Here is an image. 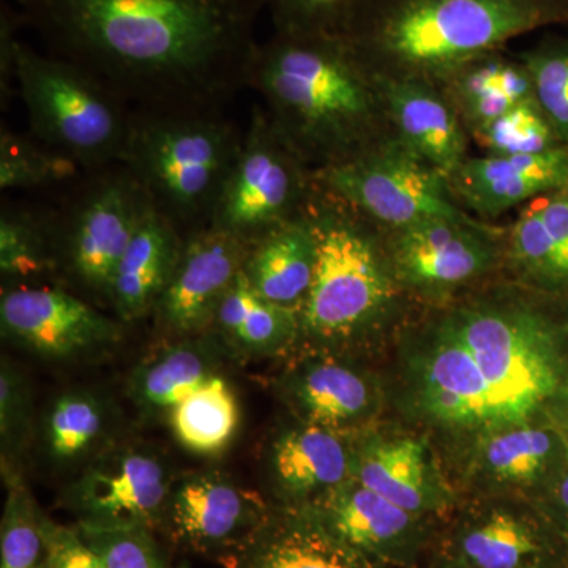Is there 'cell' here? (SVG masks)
Returning <instances> with one entry per match:
<instances>
[{"mask_svg":"<svg viewBox=\"0 0 568 568\" xmlns=\"http://www.w3.org/2000/svg\"><path fill=\"white\" fill-rule=\"evenodd\" d=\"M51 54L136 111H222L246 88L260 0H13Z\"/></svg>","mask_w":568,"mask_h":568,"instance_id":"cell-1","label":"cell"},{"mask_svg":"<svg viewBox=\"0 0 568 568\" xmlns=\"http://www.w3.org/2000/svg\"><path fill=\"white\" fill-rule=\"evenodd\" d=\"M377 78L347 36L275 33L257 44L246 88L308 166H325L368 148Z\"/></svg>","mask_w":568,"mask_h":568,"instance_id":"cell-2","label":"cell"},{"mask_svg":"<svg viewBox=\"0 0 568 568\" xmlns=\"http://www.w3.org/2000/svg\"><path fill=\"white\" fill-rule=\"evenodd\" d=\"M567 14L568 0H388L366 10L347 37L369 65L425 80Z\"/></svg>","mask_w":568,"mask_h":568,"instance_id":"cell-3","label":"cell"},{"mask_svg":"<svg viewBox=\"0 0 568 568\" xmlns=\"http://www.w3.org/2000/svg\"><path fill=\"white\" fill-rule=\"evenodd\" d=\"M244 136L222 111H136L122 164L186 235L212 226Z\"/></svg>","mask_w":568,"mask_h":568,"instance_id":"cell-4","label":"cell"},{"mask_svg":"<svg viewBox=\"0 0 568 568\" xmlns=\"http://www.w3.org/2000/svg\"><path fill=\"white\" fill-rule=\"evenodd\" d=\"M14 81L33 138L65 153L85 173L122 163L134 110L99 77L20 40Z\"/></svg>","mask_w":568,"mask_h":568,"instance_id":"cell-5","label":"cell"},{"mask_svg":"<svg viewBox=\"0 0 568 568\" xmlns=\"http://www.w3.org/2000/svg\"><path fill=\"white\" fill-rule=\"evenodd\" d=\"M306 213L317 256L312 287L298 308L301 335L335 345L375 324L394 286L379 250L353 211L316 193Z\"/></svg>","mask_w":568,"mask_h":568,"instance_id":"cell-6","label":"cell"},{"mask_svg":"<svg viewBox=\"0 0 568 568\" xmlns=\"http://www.w3.org/2000/svg\"><path fill=\"white\" fill-rule=\"evenodd\" d=\"M484 373L500 428L528 424L562 379L555 325L523 306L481 305L446 321Z\"/></svg>","mask_w":568,"mask_h":568,"instance_id":"cell-7","label":"cell"},{"mask_svg":"<svg viewBox=\"0 0 568 568\" xmlns=\"http://www.w3.org/2000/svg\"><path fill=\"white\" fill-rule=\"evenodd\" d=\"M73 189L51 211L55 265L111 304L115 271L151 203L122 163L88 171Z\"/></svg>","mask_w":568,"mask_h":568,"instance_id":"cell-8","label":"cell"},{"mask_svg":"<svg viewBox=\"0 0 568 568\" xmlns=\"http://www.w3.org/2000/svg\"><path fill=\"white\" fill-rule=\"evenodd\" d=\"M313 189L308 164L284 140L264 108L254 106L211 227L253 245L280 224L304 215L315 197Z\"/></svg>","mask_w":568,"mask_h":568,"instance_id":"cell-9","label":"cell"},{"mask_svg":"<svg viewBox=\"0 0 568 568\" xmlns=\"http://www.w3.org/2000/svg\"><path fill=\"white\" fill-rule=\"evenodd\" d=\"M317 193L396 230L433 219H463L447 178L403 142L368 145L313 171Z\"/></svg>","mask_w":568,"mask_h":568,"instance_id":"cell-10","label":"cell"},{"mask_svg":"<svg viewBox=\"0 0 568 568\" xmlns=\"http://www.w3.org/2000/svg\"><path fill=\"white\" fill-rule=\"evenodd\" d=\"M173 476L159 455L122 447L100 455L67 491L78 525L140 526L164 523Z\"/></svg>","mask_w":568,"mask_h":568,"instance_id":"cell-11","label":"cell"},{"mask_svg":"<svg viewBox=\"0 0 568 568\" xmlns=\"http://www.w3.org/2000/svg\"><path fill=\"white\" fill-rule=\"evenodd\" d=\"M121 321L103 315L80 295L51 284L3 290L0 328L9 338L47 358H70L115 342Z\"/></svg>","mask_w":568,"mask_h":568,"instance_id":"cell-12","label":"cell"},{"mask_svg":"<svg viewBox=\"0 0 568 568\" xmlns=\"http://www.w3.org/2000/svg\"><path fill=\"white\" fill-rule=\"evenodd\" d=\"M250 245L230 233L207 227L186 235L174 274L156 302V328L171 338L211 332L216 310L244 272Z\"/></svg>","mask_w":568,"mask_h":568,"instance_id":"cell-13","label":"cell"},{"mask_svg":"<svg viewBox=\"0 0 568 568\" xmlns=\"http://www.w3.org/2000/svg\"><path fill=\"white\" fill-rule=\"evenodd\" d=\"M328 532L376 564L410 562L425 541V518L395 506L355 477L302 507Z\"/></svg>","mask_w":568,"mask_h":568,"instance_id":"cell-14","label":"cell"},{"mask_svg":"<svg viewBox=\"0 0 568 568\" xmlns=\"http://www.w3.org/2000/svg\"><path fill=\"white\" fill-rule=\"evenodd\" d=\"M268 515L256 493L223 474L204 473L175 481L164 523L179 544L211 552L241 548Z\"/></svg>","mask_w":568,"mask_h":568,"instance_id":"cell-15","label":"cell"},{"mask_svg":"<svg viewBox=\"0 0 568 568\" xmlns=\"http://www.w3.org/2000/svg\"><path fill=\"white\" fill-rule=\"evenodd\" d=\"M420 405L440 424L500 428L495 398L476 358L446 321L417 366Z\"/></svg>","mask_w":568,"mask_h":568,"instance_id":"cell-16","label":"cell"},{"mask_svg":"<svg viewBox=\"0 0 568 568\" xmlns=\"http://www.w3.org/2000/svg\"><path fill=\"white\" fill-rule=\"evenodd\" d=\"M355 448L345 433L298 422L272 443L268 469L284 507H304L354 477Z\"/></svg>","mask_w":568,"mask_h":568,"instance_id":"cell-17","label":"cell"},{"mask_svg":"<svg viewBox=\"0 0 568 568\" xmlns=\"http://www.w3.org/2000/svg\"><path fill=\"white\" fill-rule=\"evenodd\" d=\"M450 179L469 207L499 215L525 201L568 189V148L466 159Z\"/></svg>","mask_w":568,"mask_h":568,"instance_id":"cell-18","label":"cell"},{"mask_svg":"<svg viewBox=\"0 0 568 568\" xmlns=\"http://www.w3.org/2000/svg\"><path fill=\"white\" fill-rule=\"evenodd\" d=\"M394 261L407 283L454 286L487 271L493 248L465 219H433L398 230Z\"/></svg>","mask_w":568,"mask_h":568,"instance_id":"cell-19","label":"cell"},{"mask_svg":"<svg viewBox=\"0 0 568 568\" xmlns=\"http://www.w3.org/2000/svg\"><path fill=\"white\" fill-rule=\"evenodd\" d=\"M235 568H379L375 560L313 518L305 508L284 507L237 548Z\"/></svg>","mask_w":568,"mask_h":568,"instance_id":"cell-20","label":"cell"},{"mask_svg":"<svg viewBox=\"0 0 568 568\" xmlns=\"http://www.w3.org/2000/svg\"><path fill=\"white\" fill-rule=\"evenodd\" d=\"M354 477L395 506L428 515L450 506V493L428 450L414 437H372L355 448Z\"/></svg>","mask_w":568,"mask_h":568,"instance_id":"cell-21","label":"cell"},{"mask_svg":"<svg viewBox=\"0 0 568 568\" xmlns=\"http://www.w3.org/2000/svg\"><path fill=\"white\" fill-rule=\"evenodd\" d=\"M379 82L388 114L402 138L399 142L450 179L466 160L465 133L450 104L420 78Z\"/></svg>","mask_w":568,"mask_h":568,"instance_id":"cell-22","label":"cell"},{"mask_svg":"<svg viewBox=\"0 0 568 568\" xmlns=\"http://www.w3.org/2000/svg\"><path fill=\"white\" fill-rule=\"evenodd\" d=\"M185 237L153 211L142 216L123 253L111 290V306L123 324L152 316L181 256Z\"/></svg>","mask_w":568,"mask_h":568,"instance_id":"cell-23","label":"cell"},{"mask_svg":"<svg viewBox=\"0 0 568 568\" xmlns=\"http://www.w3.org/2000/svg\"><path fill=\"white\" fill-rule=\"evenodd\" d=\"M282 392L301 422L349 432L375 413V388L354 366L336 358L305 362L283 381Z\"/></svg>","mask_w":568,"mask_h":568,"instance_id":"cell-24","label":"cell"},{"mask_svg":"<svg viewBox=\"0 0 568 568\" xmlns=\"http://www.w3.org/2000/svg\"><path fill=\"white\" fill-rule=\"evenodd\" d=\"M548 538L532 519L489 508L459 525L448 564L458 568H548Z\"/></svg>","mask_w":568,"mask_h":568,"instance_id":"cell-25","label":"cell"},{"mask_svg":"<svg viewBox=\"0 0 568 568\" xmlns=\"http://www.w3.org/2000/svg\"><path fill=\"white\" fill-rule=\"evenodd\" d=\"M316 256V234L305 211L250 245L244 274L265 301L298 312L312 287Z\"/></svg>","mask_w":568,"mask_h":568,"instance_id":"cell-26","label":"cell"},{"mask_svg":"<svg viewBox=\"0 0 568 568\" xmlns=\"http://www.w3.org/2000/svg\"><path fill=\"white\" fill-rule=\"evenodd\" d=\"M175 339L142 361L130 379V395L144 413L170 414L219 375V353L224 347L212 332Z\"/></svg>","mask_w":568,"mask_h":568,"instance_id":"cell-27","label":"cell"},{"mask_svg":"<svg viewBox=\"0 0 568 568\" xmlns=\"http://www.w3.org/2000/svg\"><path fill=\"white\" fill-rule=\"evenodd\" d=\"M211 332L224 351L248 357L286 349L301 335V323L297 310L265 301L242 272L216 310Z\"/></svg>","mask_w":568,"mask_h":568,"instance_id":"cell-28","label":"cell"},{"mask_svg":"<svg viewBox=\"0 0 568 568\" xmlns=\"http://www.w3.org/2000/svg\"><path fill=\"white\" fill-rule=\"evenodd\" d=\"M463 115L478 130L526 100L536 99L523 61L514 62L497 51L474 59L447 74Z\"/></svg>","mask_w":568,"mask_h":568,"instance_id":"cell-29","label":"cell"},{"mask_svg":"<svg viewBox=\"0 0 568 568\" xmlns=\"http://www.w3.org/2000/svg\"><path fill=\"white\" fill-rule=\"evenodd\" d=\"M239 417L237 399L222 375L211 377L170 413L174 436L197 455L220 454L230 446Z\"/></svg>","mask_w":568,"mask_h":568,"instance_id":"cell-30","label":"cell"},{"mask_svg":"<svg viewBox=\"0 0 568 568\" xmlns=\"http://www.w3.org/2000/svg\"><path fill=\"white\" fill-rule=\"evenodd\" d=\"M58 271L52 213L3 207L0 213V274L9 286L41 284ZM7 286V287H9Z\"/></svg>","mask_w":568,"mask_h":568,"instance_id":"cell-31","label":"cell"},{"mask_svg":"<svg viewBox=\"0 0 568 568\" xmlns=\"http://www.w3.org/2000/svg\"><path fill=\"white\" fill-rule=\"evenodd\" d=\"M497 429L481 448V462L493 477L511 485H529L547 473L558 452V439L551 432L529 424Z\"/></svg>","mask_w":568,"mask_h":568,"instance_id":"cell-32","label":"cell"},{"mask_svg":"<svg viewBox=\"0 0 568 568\" xmlns=\"http://www.w3.org/2000/svg\"><path fill=\"white\" fill-rule=\"evenodd\" d=\"M106 432V410L99 396L67 392L54 399L44 422V446L55 463H73L99 446Z\"/></svg>","mask_w":568,"mask_h":568,"instance_id":"cell-33","label":"cell"},{"mask_svg":"<svg viewBox=\"0 0 568 568\" xmlns=\"http://www.w3.org/2000/svg\"><path fill=\"white\" fill-rule=\"evenodd\" d=\"M80 164L37 140L2 129L0 189L36 190L73 183L84 174Z\"/></svg>","mask_w":568,"mask_h":568,"instance_id":"cell-34","label":"cell"},{"mask_svg":"<svg viewBox=\"0 0 568 568\" xmlns=\"http://www.w3.org/2000/svg\"><path fill=\"white\" fill-rule=\"evenodd\" d=\"M9 480L0 523V568H47L43 514L20 478Z\"/></svg>","mask_w":568,"mask_h":568,"instance_id":"cell-35","label":"cell"},{"mask_svg":"<svg viewBox=\"0 0 568 568\" xmlns=\"http://www.w3.org/2000/svg\"><path fill=\"white\" fill-rule=\"evenodd\" d=\"M477 134L489 155H532L562 148L555 125L536 99L518 103Z\"/></svg>","mask_w":568,"mask_h":568,"instance_id":"cell-36","label":"cell"},{"mask_svg":"<svg viewBox=\"0 0 568 568\" xmlns=\"http://www.w3.org/2000/svg\"><path fill=\"white\" fill-rule=\"evenodd\" d=\"M276 33L351 36L369 9L368 0H260Z\"/></svg>","mask_w":568,"mask_h":568,"instance_id":"cell-37","label":"cell"},{"mask_svg":"<svg viewBox=\"0 0 568 568\" xmlns=\"http://www.w3.org/2000/svg\"><path fill=\"white\" fill-rule=\"evenodd\" d=\"M534 95L568 148V39L545 41L521 58Z\"/></svg>","mask_w":568,"mask_h":568,"instance_id":"cell-38","label":"cell"},{"mask_svg":"<svg viewBox=\"0 0 568 568\" xmlns=\"http://www.w3.org/2000/svg\"><path fill=\"white\" fill-rule=\"evenodd\" d=\"M78 532L104 568H168L152 530L140 526L78 525Z\"/></svg>","mask_w":568,"mask_h":568,"instance_id":"cell-39","label":"cell"},{"mask_svg":"<svg viewBox=\"0 0 568 568\" xmlns=\"http://www.w3.org/2000/svg\"><path fill=\"white\" fill-rule=\"evenodd\" d=\"M511 246L514 256L529 274L551 283H568L566 265L552 244L536 201L518 216L511 234Z\"/></svg>","mask_w":568,"mask_h":568,"instance_id":"cell-40","label":"cell"},{"mask_svg":"<svg viewBox=\"0 0 568 568\" xmlns=\"http://www.w3.org/2000/svg\"><path fill=\"white\" fill-rule=\"evenodd\" d=\"M32 425V394L26 377L2 362L0 368V439L3 454L21 452L28 443Z\"/></svg>","mask_w":568,"mask_h":568,"instance_id":"cell-41","label":"cell"},{"mask_svg":"<svg viewBox=\"0 0 568 568\" xmlns=\"http://www.w3.org/2000/svg\"><path fill=\"white\" fill-rule=\"evenodd\" d=\"M44 551L47 568H104L97 552L93 551L78 529L55 525L43 515Z\"/></svg>","mask_w":568,"mask_h":568,"instance_id":"cell-42","label":"cell"},{"mask_svg":"<svg viewBox=\"0 0 568 568\" xmlns=\"http://www.w3.org/2000/svg\"><path fill=\"white\" fill-rule=\"evenodd\" d=\"M24 26L20 11L13 9L10 3L2 2L0 10V92L2 103H9L13 92H17L14 81V52H17L18 31Z\"/></svg>","mask_w":568,"mask_h":568,"instance_id":"cell-43","label":"cell"},{"mask_svg":"<svg viewBox=\"0 0 568 568\" xmlns=\"http://www.w3.org/2000/svg\"><path fill=\"white\" fill-rule=\"evenodd\" d=\"M536 203L568 274V189L545 194Z\"/></svg>","mask_w":568,"mask_h":568,"instance_id":"cell-44","label":"cell"},{"mask_svg":"<svg viewBox=\"0 0 568 568\" xmlns=\"http://www.w3.org/2000/svg\"><path fill=\"white\" fill-rule=\"evenodd\" d=\"M555 507L556 514H558V518L560 519V525H562L564 529L568 532V473L564 474V476L559 478L558 484H556Z\"/></svg>","mask_w":568,"mask_h":568,"instance_id":"cell-45","label":"cell"},{"mask_svg":"<svg viewBox=\"0 0 568 568\" xmlns=\"http://www.w3.org/2000/svg\"><path fill=\"white\" fill-rule=\"evenodd\" d=\"M443 568H458V567H455V566H452V564H446V566H444Z\"/></svg>","mask_w":568,"mask_h":568,"instance_id":"cell-46","label":"cell"},{"mask_svg":"<svg viewBox=\"0 0 568 568\" xmlns=\"http://www.w3.org/2000/svg\"><path fill=\"white\" fill-rule=\"evenodd\" d=\"M566 568H568V558H567V566H566Z\"/></svg>","mask_w":568,"mask_h":568,"instance_id":"cell-47","label":"cell"}]
</instances>
